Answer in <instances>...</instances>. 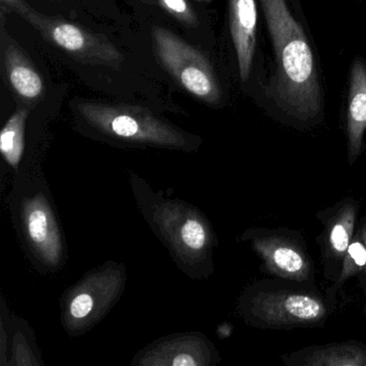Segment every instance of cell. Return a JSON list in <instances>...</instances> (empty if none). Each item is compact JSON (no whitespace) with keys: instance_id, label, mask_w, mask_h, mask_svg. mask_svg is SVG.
Returning <instances> with one entry per match:
<instances>
[{"instance_id":"obj_1","label":"cell","mask_w":366,"mask_h":366,"mask_svg":"<svg viewBox=\"0 0 366 366\" xmlns=\"http://www.w3.org/2000/svg\"><path fill=\"white\" fill-rule=\"evenodd\" d=\"M276 59V71L267 94L282 117L295 127L316 125L323 102L314 54L305 31L286 0H260Z\"/></svg>"},{"instance_id":"obj_2","label":"cell","mask_w":366,"mask_h":366,"mask_svg":"<svg viewBox=\"0 0 366 366\" xmlns=\"http://www.w3.org/2000/svg\"><path fill=\"white\" fill-rule=\"evenodd\" d=\"M139 209L177 267L194 280L214 273L217 237L207 216L194 205L154 192L141 177H130Z\"/></svg>"},{"instance_id":"obj_3","label":"cell","mask_w":366,"mask_h":366,"mask_svg":"<svg viewBox=\"0 0 366 366\" xmlns=\"http://www.w3.org/2000/svg\"><path fill=\"white\" fill-rule=\"evenodd\" d=\"M335 310L316 284L274 277L250 282L237 303V315L246 325L273 331L325 327Z\"/></svg>"},{"instance_id":"obj_4","label":"cell","mask_w":366,"mask_h":366,"mask_svg":"<svg viewBox=\"0 0 366 366\" xmlns=\"http://www.w3.org/2000/svg\"><path fill=\"white\" fill-rule=\"evenodd\" d=\"M76 109L87 126L112 142L183 152L196 151L200 145L197 137L141 107L85 102Z\"/></svg>"},{"instance_id":"obj_5","label":"cell","mask_w":366,"mask_h":366,"mask_svg":"<svg viewBox=\"0 0 366 366\" xmlns=\"http://www.w3.org/2000/svg\"><path fill=\"white\" fill-rule=\"evenodd\" d=\"M16 231L31 262L42 272L64 267L67 248L52 197L44 186H26L14 202Z\"/></svg>"},{"instance_id":"obj_6","label":"cell","mask_w":366,"mask_h":366,"mask_svg":"<svg viewBox=\"0 0 366 366\" xmlns=\"http://www.w3.org/2000/svg\"><path fill=\"white\" fill-rule=\"evenodd\" d=\"M125 282L124 265L108 262L68 288L61 300V322L67 333L80 335L97 325L119 301Z\"/></svg>"},{"instance_id":"obj_7","label":"cell","mask_w":366,"mask_h":366,"mask_svg":"<svg viewBox=\"0 0 366 366\" xmlns=\"http://www.w3.org/2000/svg\"><path fill=\"white\" fill-rule=\"evenodd\" d=\"M1 4L26 21L44 39L81 63L115 69L123 64L124 55L104 36L92 33L61 18L44 16L24 0H1Z\"/></svg>"},{"instance_id":"obj_8","label":"cell","mask_w":366,"mask_h":366,"mask_svg":"<svg viewBox=\"0 0 366 366\" xmlns=\"http://www.w3.org/2000/svg\"><path fill=\"white\" fill-rule=\"evenodd\" d=\"M239 241L249 244L261 260L260 271L269 277L316 284V267L301 231L252 227Z\"/></svg>"},{"instance_id":"obj_9","label":"cell","mask_w":366,"mask_h":366,"mask_svg":"<svg viewBox=\"0 0 366 366\" xmlns=\"http://www.w3.org/2000/svg\"><path fill=\"white\" fill-rule=\"evenodd\" d=\"M154 49L160 63L188 92L202 102L216 104L222 98L219 83L209 59L168 29H152Z\"/></svg>"},{"instance_id":"obj_10","label":"cell","mask_w":366,"mask_h":366,"mask_svg":"<svg viewBox=\"0 0 366 366\" xmlns=\"http://www.w3.org/2000/svg\"><path fill=\"white\" fill-rule=\"evenodd\" d=\"M360 209L359 200L345 197L332 207L316 213V219L322 226V231L316 239L320 249L323 277L330 285L337 278L342 260L355 237Z\"/></svg>"},{"instance_id":"obj_11","label":"cell","mask_w":366,"mask_h":366,"mask_svg":"<svg viewBox=\"0 0 366 366\" xmlns=\"http://www.w3.org/2000/svg\"><path fill=\"white\" fill-rule=\"evenodd\" d=\"M220 357L213 342L200 332L173 334L152 342L132 360L139 366H213Z\"/></svg>"},{"instance_id":"obj_12","label":"cell","mask_w":366,"mask_h":366,"mask_svg":"<svg viewBox=\"0 0 366 366\" xmlns=\"http://www.w3.org/2000/svg\"><path fill=\"white\" fill-rule=\"evenodd\" d=\"M280 357L286 366H366V344L347 340L312 345Z\"/></svg>"},{"instance_id":"obj_13","label":"cell","mask_w":366,"mask_h":366,"mask_svg":"<svg viewBox=\"0 0 366 366\" xmlns=\"http://www.w3.org/2000/svg\"><path fill=\"white\" fill-rule=\"evenodd\" d=\"M366 132V65L355 59L351 67L348 110L346 119L347 159L357 164L363 153Z\"/></svg>"},{"instance_id":"obj_14","label":"cell","mask_w":366,"mask_h":366,"mask_svg":"<svg viewBox=\"0 0 366 366\" xmlns=\"http://www.w3.org/2000/svg\"><path fill=\"white\" fill-rule=\"evenodd\" d=\"M229 20L243 81L249 76L256 48L257 8L254 0H229Z\"/></svg>"},{"instance_id":"obj_15","label":"cell","mask_w":366,"mask_h":366,"mask_svg":"<svg viewBox=\"0 0 366 366\" xmlns=\"http://www.w3.org/2000/svg\"><path fill=\"white\" fill-rule=\"evenodd\" d=\"M3 61L10 89L29 104L37 102L44 93V82L25 53L8 38L3 39Z\"/></svg>"},{"instance_id":"obj_16","label":"cell","mask_w":366,"mask_h":366,"mask_svg":"<svg viewBox=\"0 0 366 366\" xmlns=\"http://www.w3.org/2000/svg\"><path fill=\"white\" fill-rule=\"evenodd\" d=\"M27 117L29 111L19 109L8 119L0 132V153L8 166L14 170L20 169L24 155Z\"/></svg>"},{"instance_id":"obj_17","label":"cell","mask_w":366,"mask_h":366,"mask_svg":"<svg viewBox=\"0 0 366 366\" xmlns=\"http://www.w3.org/2000/svg\"><path fill=\"white\" fill-rule=\"evenodd\" d=\"M366 267V243L362 235L361 230L357 226L355 237L351 241L350 246L347 250L346 256L342 260L337 278L333 284L325 289V297L332 304L337 306V295L344 285L353 276L363 273Z\"/></svg>"},{"instance_id":"obj_18","label":"cell","mask_w":366,"mask_h":366,"mask_svg":"<svg viewBox=\"0 0 366 366\" xmlns=\"http://www.w3.org/2000/svg\"><path fill=\"white\" fill-rule=\"evenodd\" d=\"M22 330H16L10 340V365H40L41 362L37 361L35 349L31 342H27V335L22 333Z\"/></svg>"},{"instance_id":"obj_19","label":"cell","mask_w":366,"mask_h":366,"mask_svg":"<svg viewBox=\"0 0 366 366\" xmlns=\"http://www.w3.org/2000/svg\"><path fill=\"white\" fill-rule=\"evenodd\" d=\"M158 5L168 12L172 18L187 26L199 25L198 16L187 0H155Z\"/></svg>"},{"instance_id":"obj_20","label":"cell","mask_w":366,"mask_h":366,"mask_svg":"<svg viewBox=\"0 0 366 366\" xmlns=\"http://www.w3.org/2000/svg\"><path fill=\"white\" fill-rule=\"evenodd\" d=\"M357 226H359L360 230H361L362 235H363L366 243V215H364L361 219H359V224H357ZM363 275L364 278H365V287H364V289H365L366 292V267L365 269H364Z\"/></svg>"},{"instance_id":"obj_21","label":"cell","mask_w":366,"mask_h":366,"mask_svg":"<svg viewBox=\"0 0 366 366\" xmlns=\"http://www.w3.org/2000/svg\"><path fill=\"white\" fill-rule=\"evenodd\" d=\"M147 1H153V0H147Z\"/></svg>"}]
</instances>
